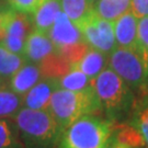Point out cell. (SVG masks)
<instances>
[{
  "label": "cell",
  "mask_w": 148,
  "mask_h": 148,
  "mask_svg": "<svg viewBox=\"0 0 148 148\" xmlns=\"http://www.w3.org/2000/svg\"><path fill=\"white\" fill-rule=\"evenodd\" d=\"M93 89L109 121L124 123L130 119L136 102L134 91L110 67L93 79Z\"/></svg>",
  "instance_id": "obj_1"
},
{
  "label": "cell",
  "mask_w": 148,
  "mask_h": 148,
  "mask_svg": "<svg viewBox=\"0 0 148 148\" xmlns=\"http://www.w3.org/2000/svg\"><path fill=\"white\" fill-rule=\"evenodd\" d=\"M24 148H57L62 131L47 110L21 108L13 116Z\"/></svg>",
  "instance_id": "obj_2"
},
{
  "label": "cell",
  "mask_w": 148,
  "mask_h": 148,
  "mask_svg": "<svg viewBox=\"0 0 148 148\" xmlns=\"http://www.w3.org/2000/svg\"><path fill=\"white\" fill-rule=\"evenodd\" d=\"M47 111L63 132L80 116L97 114L102 109L92 86L84 91H70L58 88L49 100Z\"/></svg>",
  "instance_id": "obj_3"
},
{
  "label": "cell",
  "mask_w": 148,
  "mask_h": 148,
  "mask_svg": "<svg viewBox=\"0 0 148 148\" xmlns=\"http://www.w3.org/2000/svg\"><path fill=\"white\" fill-rule=\"evenodd\" d=\"M111 134V121L95 114H87L62 132L57 148H102Z\"/></svg>",
  "instance_id": "obj_4"
},
{
  "label": "cell",
  "mask_w": 148,
  "mask_h": 148,
  "mask_svg": "<svg viewBox=\"0 0 148 148\" xmlns=\"http://www.w3.org/2000/svg\"><path fill=\"white\" fill-rule=\"evenodd\" d=\"M108 67L119 75L133 91L148 88V73L138 52L117 46L109 55Z\"/></svg>",
  "instance_id": "obj_5"
},
{
  "label": "cell",
  "mask_w": 148,
  "mask_h": 148,
  "mask_svg": "<svg viewBox=\"0 0 148 148\" xmlns=\"http://www.w3.org/2000/svg\"><path fill=\"white\" fill-rule=\"evenodd\" d=\"M87 45L110 55L117 47L113 22L108 21L93 13L80 25Z\"/></svg>",
  "instance_id": "obj_6"
},
{
  "label": "cell",
  "mask_w": 148,
  "mask_h": 148,
  "mask_svg": "<svg viewBox=\"0 0 148 148\" xmlns=\"http://www.w3.org/2000/svg\"><path fill=\"white\" fill-rule=\"evenodd\" d=\"M34 30L30 14L12 10L5 24L3 36L0 42L11 52L24 56V47L29 34Z\"/></svg>",
  "instance_id": "obj_7"
},
{
  "label": "cell",
  "mask_w": 148,
  "mask_h": 148,
  "mask_svg": "<svg viewBox=\"0 0 148 148\" xmlns=\"http://www.w3.org/2000/svg\"><path fill=\"white\" fill-rule=\"evenodd\" d=\"M47 35L55 45L56 51L65 46L86 43L81 29L76 25L63 11H60L57 14Z\"/></svg>",
  "instance_id": "obj_8"
},
{
  "label": "cell",
  "mask_w": 148,
  "mask_h": 148,
  "mask_svg": "<svg viewBox=\"0 0 148 148\" xmlns=\"http://www.w3.org/2000/svg\"><path fill=\"white\" fill-rule=\"evenodd\" d=\"M59 88L58 77L45 76L22 95V108L32 110H47L53 93Z\"/></svg>",
  "instance_id": "obj_9"
},
{
  "label": "cell",
  "mask_w": 148,
  "mask_h": 148,
  "mask_svg": "<svg viewBox=\"0 0 148 148\" xmlns=\"http://www.w3.org/2000/svg\"><path fill=\"white\" fill-rule=\"evenodd\" d=\"M55 53L56 47L46 33L33 30L29 34L24 47L25 60L41 65L42 62Z\"/></svg>",
  "instance_id": "obj_10"
},
{
  "label": "cell",
  "mask_w": 148,
  "mask_h": 148,
  "mask_svg": "<svg viewBox=\"0 0 148 148\" xmlns=\"http://www.w3.org/2000/svg\"><path fill=\"white\" fill-rule=\"evenodd\" d=\"M138 19L132 11H127L113 22L115 41L119 47L131 48L137 52Z\"/></svg>",
  "instance_id": "obj_11"
},
{
  "label": "cell",
  "mask_w": 148,
  "mask_h": 148,
  "mask_svg": "<svg viewBox=\"0 0 148 148\" xmlns=\"http://www.w3.org/2000/svg\"><path fill=\"white\" fill-rule=\"evenodd\" d=\"M42 76L41 66L27 60L9 79V87L18 95H24L42 79Z\"/></svg>",
  "instance_id": "obj_12"
},
{
  "label": "cell",
  "mask_w": 148,
  "mask_h": 148,
  "mask_svg": "<svg viewBox=\"0 0 148 148\" xmlns=\"http://www.w3.org/2000/svg\"><path fill=\"white\" fill-rule=\"evenodd\" d=\"M109 55L102 53L98 49L89 47L81 58L73 66L81 70L90 79H95L102 70L108 67Z\"/></svg>",
  "instance_id": "obj_13"
},
{
  "label": "cell",
  "mask_w": 148,
  "mask_h": 148,
  "mask_svg": "<svg viewBox=\"0 0 148 148\" xmlns=\"http://www.w3.org/2000/svg\"><path fill=\"white\" fill-rule=\"evenodd\" d=\"M60 11L62 7L59 0H46L33 14H31L34 30L47 34Z\"/></svg>",
  "instance_id": "obj_14"
},
{
  "label": "cell",
  "mask_w": 148,
  "mask_h": 148,
  "mask_svg": "<svg viewBox=\"0 0 148 148\" xmlns=\"http://www.w3.org/2000/svg\"><path fill=\"white\" fill-rule=\"evenodd\" d=\"M132 0H97L93 2V11L97 16L114 22L131 10Z\"/></svg>",
  "instance_id": "obj_15"
},
{
  "label": "cell",
  "mask_w": 148,
  "mask_h": 148,
  "mask_svg": "<svg viewBox=\"0 0 148 148\" xmlns=\"http://www.w3.org/2000/svg\"><path fill=\"white\" fill-rule=\"evenodd\" d=\"M62 11L76 25L80 27L93 13L91 0H59Z\"/></svg>",
  "instance_id": "obj_16"
},
{
  "label": "cell",
  "mask_w": 148,
  "mask_h": 148,
  "mask_svg": "<svg viewBox=\"0 0 148 148\" xmlns=\"http://www.w3.org/2000/svg\"><path fill=\"white\" fill-rule=\"evenodd\" d=\"M127 121L140 135L145 148H148V93L138 102H135L132 114Z\"/></svg>",
  "instance_id": "obj_17"
},
{
  "label": "cell",
  "mask_w": 148,
  "mask_h": 148,
  "mask_svg": "<svg viewBox=\"0 0 148 148\" xmlns=\"http://www.w3.org/2000/svg\"><path fill=\"white\" fill-rule=\"evenodd\" d=\"M21 108L22 95L0 84V119H13Z\"/></svg>",
  "instance_id": "obj_18"
},
{
  "label": "cell",
  "mask_w": 148,
  "mask_h": 148,
  "mask_svg": "<svg viewBox=\"0 0 148 148\" xmlns=\"http://www.w3.org/2000/svg\"><path fill=\"white\" fill-rule=\"evenodd\" d=\"M58 82L59 88L70 91H84L93 86V80L74 66L58 77Z\"/></svg>",
  "instance_id": "obj_19"
},
{
  "label": "cell",
  "mask_w": 148,
  "mask_h": 148,
  "mask_svg": "<svg viewBox=\"0 0 148 148\" xmlns=\"http://www.w3.org/2000/svg\"><path fill=\"white\" fill-rule=\"evenodd\" d=\"M25 57L11 52L0 42V78L10 79L18 69L25 63Z\"/></svg>",
  "instance_id": "obj_20"
},
{
  "label": "cell",
  "mask_w": 148,
  "mask_h": 148,
  "mask_svg": "<svg viewBox=\"0 0 148 148\" xmlns=\"http://www.w3.org/2000/svg\"><path fill=\"white\" fill-rule=\"evenodd\" d=\"M0 148H24L12 119H0Z\"/></svg>",
  "instance_id": "obj_21"
},
{
  "label": "cell",
  "mask_w": 148,
  "mask_h": 148,
  "mask_svg": "<svg viewBox=\"0 0 148 148\" xmlns=\"http://www.w3.org/2000/svg\"><path fill=\"white\" fill-rule=\"evenodd\" d=\"M137 52L143 59L148 73V16L138 19Z\"/></svg>",
  "instance_id": "obj_22"
},
{
  "label": "cell",
  "mask_w": 148,
  "mask_h": 148,
  "mask_svg": "<svg viewBox=\"0 0 148 148\" xmlns=\"http://www.w3.org/2000/svg\"><path fill=\"white\" fill-rule=\"evenodd\" d=\"M46 0H7L11 9L25 14H33Z\"/></svg>",
  "instance_id": "obj_23"
},
{
  "label": "cell",
  "mask_w": 148,
  "mask_h": 148,
  "mask_svg": "<svg viewBox=\"0 0 148 148\" xmlns=\"http://www.w3.org/2000/svg\"><path fill=\"white\" fill-rule=\"evenodd\" d=\"M131 11L137 19L148 16V0H132Z\"/></svg>",
  "instance_id": "obj_24"
},
{
  "label": "cell",
  "mask_w": 148,
  "mask_h": 148,
  "mask_svg": "<svg viewBox=\"0 0 148 148\" xmlns=\"http://www.w3.org/2000/svg\"><path fill=\"white\" fill-rule=\"evenodd\" d=\"M13 9H11L8 3H3L0 0V41L2 40V36H3L5 21H7L8 16H9V14H10V12Z\"/></svg>",
  "instance_id": "obj_25"
},
{
  "label": "cell",
  "mask_w": 148,
  "mask_h": 148,
  "mask_svg": "<svg viewBox=\"0 0 148 148\" xmlns=\"http://www.w3.org/2000/svg\"><path fill=\"white\" fill-rule=\"evenodd\" d=\"M102 148H134V147H132V146H130V145H127L125 143H122L120 140H117L116 138L111 134L110 138L108 139V142H106V145Z\"/></svg>",
  "instance_id": "obj_26"
},
{
  "label": "cell",
  "mask_w": 148,
  "mask_h": 148,
  "mask_svg": "<svg viewBox=\"0 0 148 148\" xmlns=\"http://www.w3.org/2000/svg\"><path fill=\"white\" fill-rule=\"evenodd\" d=\"M91 1H92V2H95V1H97V0H91Z\"/></svg>",
  "instance_id": "obj_27"
},
{
  "label": "cell",
  "mask_w": 148,
  "mask_h": 148,
  "mask_svg": "<svg viewBox=\"0 0 148 148\" xmlns=\"http://www.w3.org/2000/svg\"><path fill=\"white\" fill-rule=\"evenodd\" d=\"M0 84H1V78H0Z\"/></svg>",
  "instance_id": "obj_28"
}]
</instances>
